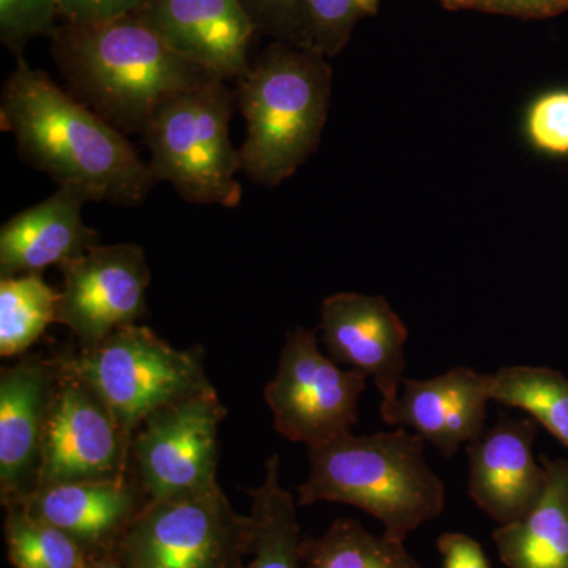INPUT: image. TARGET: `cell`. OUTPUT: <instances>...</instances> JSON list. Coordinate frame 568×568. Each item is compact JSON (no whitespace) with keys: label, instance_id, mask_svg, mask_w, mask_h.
Listing matches in <instances>:
<instances>
[{"label":"cell","instance_id":"52a82bcc","mask_svg":"<svg viewBox=\"0 0 568 568\" xmlns=\"http://www.w3.org/2000/svg\"><path fill=\"white\" fill-rule=\"evenodd\" d=\"M253 541L252 515L237 514L216 485L148 503L115 556L129 568H245Z\"/></svg>","mask_w":568,"mask_h":568},{"label":"cell","instance_id":"7402d4cb","mask_svg":"<svg viewBox=\"0 0 568 568\" xmlns=\"http://www.w3.org/2000/svg\"><path fill=\"white\" fill-rule=\"evenodd\" d=\"M493 376L491 398L525 410L568 448V377L547 366H503Z\"/></svg>","mask_w":568,"mask_h":568},{"label":"cell","instance_id":"8992f818","mask_svg":"<svg viewBox=\"0 0 568 568\" xmlns=\"http://www.w3.org/2000/svg\"><path fill=\"white\" fill-rule=\"evenodd\" d=\"M58 357L102 398L132 437L155 410L212 386L201 347L175 349L145 325H125L95 345Z\"/></svg>","mask_w":568,"mask_h":568},{"label":"cell","instance_id":"ac0fdd59","mask_svg":"<svg viewBox=\"0 0 568 568\" xmlns=\"http://www.w3.org/2000/svg\"><path fill=\"white\" fill-rule=\"evenodd\" d=\"M84 194L69 186L22 211L0 230V276L41 274L51 265L69 263L93 245L99 233L82 220Z\"/></svg>","mask_w":568,"mask_h":568},{"label":"cell","instance_id":"f1b7e54d","mask_svg":"<svg viewBox=\"0 0 568 568\" xmlns=\"http://www.w3.org/2000/svg\"><path fill=\"white\" fill-rule=\"evenodd\" d=\"M145 0H58L59 17L65 24H103L132 17L142 9Z\"/></svg>","mask_w":568,"mask_h":568},{"label":"cell","instance_id":"8fae6325","mask_svg":"<svg viewBox=\"0 0 568 568\" xmlns=\"http://www.w3.org/2000/svg\"><path fill=\"white\" fill-rule=\"evenodd\" d=\"M59 268L58 323L73 332L80 346L95 345L148 315L151 271L140 245H93Z\"/></svg>","mask_w":568,"mask_h":568},{"label":"cell","instance_id":"ffe728a7","mask_svg":"<svg viewBox=\"0 0 568 568\" xmlns=\"http://www.w3.org/2000/svg\"><path fill=\"white\" fill-rule=\"evenodd\" d=\"M250 496L254 541L245 568H304L297 507L293 495L280 484L278 455L267 459L263 485L252 489Z\"/></svg>","mask_w":568,"mask_h":568},{"label":"cell","instance_id":"30bf717a","mask_svg":"<svg viewBox=\"0 0 568 568\" xmlns=\"http://www.w3.org/2000/svg\"><path fill=\"white\" fill-rule=\"evenodd\" d=\"M132 443L102 398L59 361L36 488L125 480L132 477Z\"/></svg>","mask_w":568,"mask_h":568},{"label":"cell","instance_id":"7a4b0ae2","mask_svg":"<svg viewBox=\"0 0 568 568\" xmlns=\"http://www.w3.org/2000/svg\"><path fill=\"white\" fill-rule=\"evenodd\" d=\"M52 50L73 97L123 134L144 132L168 100L216 78L171 50L136 14L63 24Z\"/></svg>","mask_w":568,"mask_h":568},{"label":"cell","instance_id":"1f68e13d","mask_svg":"<svg viewBox=\"0 0 568 568\" xmlns=\"http://www.w3.org/2000/svg\"><path fill=\"white\" fill-rule=\"evenodd\" d=\"M85 568H129L115 555L102 556V558L89 559Z\"/></svg>","mask_w":568,"mask_h":568},{"label":"cell","instance_id":"5b68a950","mask_svg":"<svg viewBox=\"0 0 568 568\" xmlns=\"http://www.w3.org/2000/svg\"><path fill=\"white\" fill-rule=\"evenodd\" d=\"M231 112L233 95L220 78L168 100L141 133L155 181L173 183L189 203L237 207L242 163L230 138Z\"/></svg>","mask_w":568,"mask_h":568},{"label":"cell","instance_id":"f546056e","mask_svg":"<svg viewBox=\"0 0 568 568\" xmlns=\"http://www.w3.org/2000/svg\"><path fill=\"white\" fill-rule=\"evenodd\" d=\"M467 10L507 14L525 20H544L568 10V0H469Z\"/></svg>","mask_w":568,"mask_h":568},{"label":"cell","instance_id":"4316f807","mask_svg":"<svg viewBox=\"0 0 568 568\" xmlns=\"http://www.w3.org/2000/svg\"><path fill=\"white\" fill-rule=\"evenodd\" d=\"M526 134L537 151L568 155V91L538 97L526 114Z\"/></svg>","mask_w":568,"mask_h":568},{"label":"cell","instance_id":"83f0119b","mask_svg":"<svg viewBox=\"0 0 568 568\" xmlns=\"http://www.w3.org/2000/svg\"><path fill=\"white\" fill-rule=\"evenodd\" d=\"M252 17L257 31L283 37L297 44L302 0H239Z\"/></svg>","mask_w":568,"mask_h":568},{"label":"cell","instance_id":"603a6c76","mask_svg":"<svg viewBox=\"0 0 568 568\" xmlns=\"http://www.w3.org/2000/svg\"><path fill=\"white\" fill-rule=\"evenodd\" d=\"M61 291H55L41 274L0 280V355H24L29 347L58 323Z\"/></svg>","mask_w":568,"mask_h":568},{"label":"cell","instance_id":"9c48e42d","mask_svg":"<svg viewBox=\"0 0 568 568\" xmlns=\"http://www.w3.org/2000/svg\"><path fill=\"white\" fill-rule=\"evenodd\" d=\"M224 417L226 409L211 386L142 422L133 436L132 474L149 503L219 485V429Z\"/></svg>","mask_w":568,"mask_h":568},{"label":"cell","instance_id":"277c9868","mask_svg":"<svg viewBox=\"0 0 568 568\" xmlns=\"http://www.w3.org/2000/svg\"><path fill=\"white\" fill-rule=\"evenodd\" d=\"M332 69L321 52L276 43L239 81L246 134L242 171L274 189L316 151L327 121Z\"/></svg>","mask_w":568,"mask_h":568},{"label":"cell","instance_id":"484cf974","mask_svg":"<svg viewBox=\"0 0 568 568\" xmlns=\"http://www.w3.org/2000/svg\"><path fill=\"white\" fill-rule=\"evenodd\" d=\"M58 0H0L2 43L20 55L29 40L58 31Z\"/></svg>","mask_w":568,"mask_h":568},{"label":"cell","instance_id":"d4e9b609","mask_svg":"<svg viewBox=\"0 0 568 568\" xmlns=\"http://www.w3.org/2000/svg\"><path fill=\"white\" fill-rule=\"evenodd\" d=\"M381 0H302L297 47L338 54L346 47L355 26L375 17Z\"/></svg>","mask_w":568,"mask_h":568},{"label":"cell","instance_id":"2e32d148","mask_svg":"<svg viewBox=\"0 0 568 568\" xmlns=\"http://www.w3.org/2000/svg\"><path fill=\"white\" fill-rule=\"evenodd\" d=\"M148 503L132 474L119 481H69L39 487L13 507L69 534L91 558H102L115 555Z\"/></svg>","mask_w":568,"mask_h":568},{"label":"cell","instance_id":"7c38bea8","mask_svg":"<svg viewBox=\"0 0 568 568\" xmlns=\"http://www.w3.org/2000/svg\"><path fill=\"white\" fill-rule=\"evenodd\" d=\"M321 332L328 357L375 381L381 413L398 398L405 381L407 328L381 295L336 293L321 306Z\"/></svg>","mask_w":568,"mask_h":568},{"label":"cell","instance_id":"d6986e66","mask_svg":"<svg viewBox=\"0 0 568 568\" xmlns=\"http://www.w3.org/2000/svg\"><path fill=\"white\" fill-rule=\"evenodd\" d=\"M545 488L526 517L493 532L507 568H568V462L541 458Z\"/></svg>","mask_w":568,"mask_h":568},{"label":"cell","instance_id":"e0dca14e","mask_svg":"<svg viewBox=\"0 0 568 568\" xmlns=\"http://www.w3.org/2000/svg\"><path fill=\"white\" fill-rule=\"evenodd\" d=\"M493 376L467 366L432 379H405L396 403L381 417L387 425L410 428L446 458L485 432Z\"/></svg>","mask_w":568,"mask_h":568},{"label":"cell","instance_id":"3957f363","mask_svg":"<svg viewBox=\"0 0 568 568\" xmlns=\"http://www.w3.org/2000/svg\"><path fill=\"white\" fill-rule=\"evenodd\" d=\"M308 457L298 506L327 500L362 508L398 541L446 507V487L426 462L425 440L403 426L369 436L347 433L308 448Z\"/></svg>","mask_w":568,"mask_h":568},{"label":"cell","instance_id":"5bb4252c","mask_svg":"<svg viewBox=\"0 0 568 568\" xmlns=\"http://www.w3.org/2000/svg\"><path fill=\"white\" fill-rule=\"evenodd\" d=\"M59 375L58 355H22L0 373V499L20 504L36 488L41 443Z\"/></svg>","mask_w":568,"mask_h":568},{"label":"cell","instance_id":"44dd1931","mask_svg":"<svg viewBox=\"0 0 568 568\" xmlns=\"http://www.w3.org/2000/svg\"><path fill=\"white\" fill-rule=\"evenodd\" d=\"M304 568H426L405 548V541L373 536L355 519L332 523L324 536L302 538Z\"/></svg>","mask_w":568,"mask_h":568},{"label":"cell","instance_id":"ba28073f","mask_svg":"<svg viewBox=\"0 0 568 568\" xmlns=\"http://www.w3.org/2000/svg\"><path fill=\"white\" fill-rule=\"evenodd\" d=\"M366 381L364 373L339 368L321 353L315 331L295 327L286 335L264 398L280 435L315 448L351 433Z\"/></svg>","mask_w":568,"mask_h":568},{"label":"cell","instance_id":"4fadbf2b","mask_svg":"<svg viewBox=\"0 0 568 568\" xmlns=\"http://www.w3.org/2000/svg\"><path fill=\"white\" fill-rule=\"evenodd\" d=\"M140 17L186 61L220 80L248 73L256 24L239 0H145Z\"/></svg>","mask_w":568,"mask_h":568},{"label":"cell","instance_id":"6da1fadb","mask_svg":"<svg viewBox=\"0 0 568 568\" xmlns=\"http://www.w3.org/2000/svg\"><path fill=\"white\" fill-rule=\"evenodd\" d=\"M0 123L26 162L89 201L138 205L156 183L121 130L22 58L3 85Z\"/></svg>","mask_w":568,"mask_h":568},{"label":"cell","instance_id":"4dcf8cb0","mask_svg":"<svg viewBox=\"0 0 568 568\" xmlns=\"http://www.w3.org/2000/svg\"><path fill=\"white\" fill-rule=\"evenodd\" d=\"M437 549L443 556V568H489L481 545L466 534H443L437 538Z\"/></svg>","mask_w":568,"mask_h":568},{"label":"cell","instance_id":"d6a6232c","mask_svg":"<svg viewBox=\"0 0 568 568\" xmlns=\"http://www.w3.org/2000/svg\"><path fill=\"white\" fill-rule=\"evenodd\" d=\"M437 2L443 3L447 10H467V3H469V0H437Z\"/></svg>","mask_w":568,"mask_h":568},{"label":"cell","instance_id":"cb8c5ba5","mask_svg":"<svg viewBox=\"0 0 568 568\" xmlns=\"http://www.w3.org/2000/svg\"><path fill=\"white\" fill-rule=\"evenodd\" d=\"M6 541L14 568H85L91 556L63 530L7 508Z\"/></svg>","mask_w":568,"mask_h":568},{"label":"cell","instance_id":"9a60e30c","mask_svg":"<svg viewBox=\"0 0 568 568\" xmlns=\"http://www.w3.org/2000/svg\"><path fill=\"white\" fill-rule=\"evenodd\" d=\"M534 440L536 420L503 414L467 444L470 499L500 526L526 517L544 493L547 474Z\"/></svg>","mask_w":568,"mask_h":568}]
</instances>
